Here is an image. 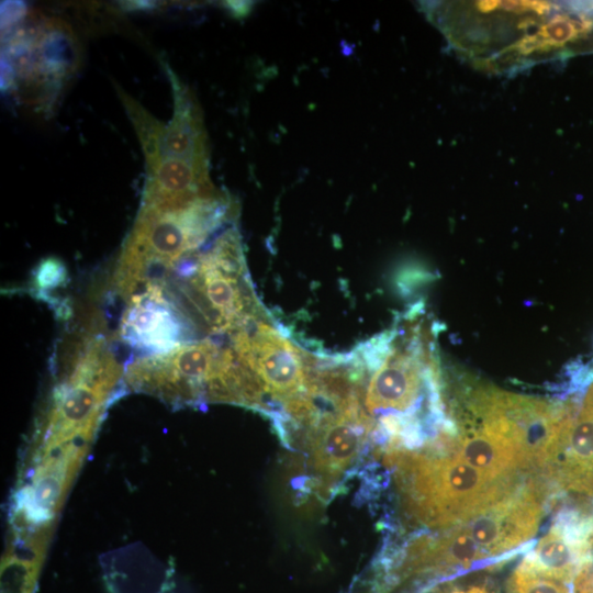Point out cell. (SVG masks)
Instances as JSON below:
<instances>
[{"label": "cell", "instance_id": "obj_7", "mask_svg": "<svg viewBox=\"0 0 593 593\" xmlns=\"http://www.w3.org/2000/svg\"><path fill=\"white\" fill-rule=\"evenodd\" d=\"M525 560L539 572L570 584L581 567L593 561V555L589 547L573 541L555 524Z\"/></svg>", "mask_w": 593, "mask_h": 593}, {"label": "cell", "instance_id": "obj_5", "mask_svg": "<svg viewBox=\"0 0 593 593\" xmlns=\"http://www.w3.org/2000/svg\"><path fill=\"white\" fill-rule=\"evenodd\" d=\"M234 345L256 376L264 398L269 395L280 404L279 419L313 393V358L261 317L239 331Z\"/></svg>", "mask_w": 593, "mask_h": 593}, {"label": "cell", "instance_id": "obj_9", "mask_svg": "<svg viewBox=\"0 0 593 593\" xmlns=\"http://www.w3.org/2000/svg\"><path fill=\"white\" fill-rule=\"evenodd\" d=\"M65 279V268L56 259H47L42 262L36 273L37 288H51L59 284Z\"/></svg>", "mask_w": 593, "mask_h": 593}, {"label": "cell", "instance_id": "obj_3", "mask_svg": "<svg viewBox=\"0 0 593 593\" xmlns=\"http://www.w3.org/2000/svg\"><path fill=\"white\" fill-rule=\"evenodd\" d=\"M355 356L371 372L361 396L366 413L382 415L384 429L417 432L411 411L430 373L419 340L413 338L410 344L394 346L385 334L358 348Z\"/></svg>", "mask_w": 593, "mask_h": 593}, {"label": "cell", "instance_id": "obj_13", "mask_svg": "<svg viewBox=\"0 0 593 593\" xmlns=\"http://www.w3.org/2000/svg\"><path fill=\"white\" fill-rule=\"evenodd\" d=\"M580 412L593 418V383L586 392Z\"/></svg>", "mask_w": 593, "mask_h": 593}, {"label": "cell", "instance_id": "obj_6", "mask_svg": "<svg viewBox=\"0 0 593 593\" xmlns=\"http://www.w3.org/2000/svg\"><path fill=\"white\" fill-rule=\"evenodd\" d=\"M75 40L71 30L60 21L20 30L4 51V82L10 86L18 76L36 86L56 88L77 67Z\"/></svg>", "mask_w": 593, "mask_h": 593}, {"label": "cell", "instance_id": "obj_12", "mask_svg": "<svg viewBox=\"0 0 593 593\" xmlns=\"http://www.w3.org/2000/svg\"><path fill=\"white\" fill-rule=\"evenodd\" d=\"M440 593H491L484 585L473 584L463 588H450Z\"/></svg>", "mask_w": 593, "mask_h": 593}, {"label": "cell", "instance_id": "obj_14", "mask_svg": "<svg viewBox=\"0 0 593 593\" xmlns=\"http://www.w3.org/2000/svg\"><path fill=\"white\" fill-rule=\"evenodd\" d=\"M226 7L231 9L233 13H239L240 15L248 13L250 4L249 2H226Z\"/></svg>", "mask_w": 593, "mask_h": 593}, {"label": "cell", "instance_id": "obj_11", "mask_svg": "<svg viewBox=\"0 0 593 593\" xmlns=\"http://www.w3.org/2000/svg\"><path fill=\"white\" fill-rule=\"evenodd\" d=\"M1 21L5 26L12 24L23 15V5L19 2H5L1 7Z\"/></svg>", "mask_w": 593, "mask_h": 593}, {"label": "cell", "instance_id": "obj_4", "mask_svg": "<svg viewBox=\"0 0 593 593\" xmlns=\"http://www.w3.org/2000/svg\"><path fill=\"white\" fill-rule=\"evenodd\" d=\"M167 74L174 91V114L168 124L118 88L144 150L146 176L181 167L209 172L208 137L199 104L170 68Z\"/></svg>", "mask_w": 593, "mask_h": 593}, {"label": "cell", "instance_id": "obj_2", "mask_svg": "<svg viewBox=\"0 0 593 593\" xmlns=\"http://www.w3.org/2000/svg\"><path fill=\"white\" fill-rule=\"evenodd\" d=\"M374 423L358 385L321 390L303 427L306 465L322 491H328L357 461Z\"/></svg>", "mask_w": 593, "mask_h": 593}, {"label": "cell", "instance_id": "obj_1", "mask_svg": "<svg viewBox=\"0 0 593 593\" xmlns=\"http://www.w3.org/2000/svg\"><path fill=\"white\" fill-rule=\"evenodd\" d=\"M388 456L406 510L427 526L468 521L510 494L511 479L492 477L454 454L391 450Z\"/></svg>", "mask_w": 593, "mask_h": 593}, {"label": "cell", "instance_id": "obj_8", "mask_svg": "<svg viewBox=\"0 0 593 593\" xmlns=\"http://www.w3.org/2000/svg\"><path fill=\"white\" fill-rule=\"evenodd\" d=\"M569 585L539 572L524 560L511 574L507 593H572Z\"/></svg>", "mask_w": 593, "mask_h": 593}, {"label": "cell", "instance_id": "obj_10", "mask_svg": "<svg viewBox=\"0 0 593 593\" xmlns=\"http://www.w3.org/2000/svg\"><path fill=\"white\" fill-rule=\"evenodd\" d=\"M573 581V593H593V561L584 563Z\"/></svg>", "mask_w": 593, "mask_h": 593}]
</instances>
